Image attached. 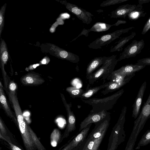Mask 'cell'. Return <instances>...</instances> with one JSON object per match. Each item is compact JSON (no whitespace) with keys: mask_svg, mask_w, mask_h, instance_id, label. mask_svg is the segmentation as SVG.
Wrapping results in <instances>:
<instances>
[{"mask_svg":"<svg viewBox=\"0 0 150 150\" xmlns=\"http://www.w3.org/2000/svg\"><path fill=\"white\" fill-rule=\"evenodd\" d=\"M10 99L25 148L26 150H35L36 148L32 140L28 128V125L24 120L17 96L11 95Z\"/></svg>","mask_w":150,"mask_h":150,"instance_id":"6da1fadb","label":"cell"},{"mask_svg":"<svg viewBox=\"0 0 150 150\" xmlns=\"http://www.w3.org/2000/svg\"><path fill=\"white\" fill-rule=\"evenodd\" d=\"M124 92L122 88L113 94L102 98H93L87 100L81 99L84 103L91 106V112H98L112 109Z\"/></svg>","mask_w":150,"mask_h":150,"instance_id":"7a4b0ae2","label":"cell"},{"mask_svg":"<svg viewBox=\"0 0 150 150\" xmlns=\"http://www.w3.org/2000/svg\"><path fill=\"white\" fill-rule=\"evenodd\" d=\"M116 56L113 55L108 57L103 64L90 76L88 80L89 84H93L100 78L103 80V83H104L105 80L114 71L118 62Z\"/></svg>","mask_w":150,"mask_h":150,"instance_id":"3957f363","label":"cell"},{"mask_svg":"<svg viewBox=\"0 0 150 150\" xmlns=\"http://www.w3.org/2000/svg\"><path fill=\"white\" fill-rule=\"evenodd\" d=\"M110 113L101 121L96 123V125L91 133L87 136L86 140L94 143L93 150H98L109 126Z\"/></svg>","mask_w":150,"mask_h":150,"instance_id":"277c9868","label":"cell"},{"mask_svg":"<svg viewBox=\"0 0 150 150\" xmlns=\"http://www.w3.org/2000/svg\"><path fill=\"white\" fill-rule=\"evenodd\" d=\"M42 50L45 52L49 53L59 59L66 60L73 63H77L79 58L77 55L68 51L58 46L50 43L44 45Z\"/></svg>","mask_w":150,"mask_h":150,"instance_id":"5b68a950","label":"cell"},{"mask_svg":"<svg viewBox=\"0 0 150 150\" xmlns=\"http://www.w3.org/2000/svg\"><path fill=\"white\" fill-rule=\"evenodd\" d=\"M134 28V27H131L122 29L102 35L91 42L88 47L89 48L94 49H101L103 46L110 43L119 38L122 34L127 33Z\"/></svg>","mask_w":150,"mask_h":150,"instance_id":"8992f818","label":"cell"},{"mask_svg":"<svg viewBox=\"0 0 150 150\" xmlns=\"http://www.w3.org/2000/svg\"><path fill=\"white\" fill-rule=\"evenodd\" d=\"M145 67L135 64H127L114 71L107 79L110 81L125 77L141 70Z\"/></svg>","mask_w":150,"mask_h":150,"instance_id":"52a82bcc","label":"cell"},{"mask_svg":"<svg viewBox=\"0 0 150 150\" xmlns=\"http://www.w3.org/2000/svg\"><path fill=\"white\" fill-rule=\"evenodd\" d=\"M144 46V42L143 40L139 41L137 40H133L132 42L128 45L124 49L120 54L118 61L125 59L135 57L139 54Z\"/></svg>","mask_w":150,"mask_h":150,"instance_id":"ba28073f","label":"cell"},{"mask_svg":"<svg viewBox=\"0 0 150 150\" xmlns=\"http://www.w3.org/2000/svg\"><path fill=\"white\" fill-rule=\"evenodd\" d=\"M92 124H89L83 129L61 150H79L87 138Z\"/></svg>","mask_w":150,"mask_h":150,"instance_id":"9c48e42d","label":"cell"},{"mask_svg":"<svg viewBox=\"0 0 150 150\" xmlns=\"http://www.w3.org/2000/svg\"><path fill=\"white\" fill-rule=\"evenodd\" d=\"M63 4L71 13L75 15L83 23L87 24L91 23L92 20V16L93 15L90 12L76 5L63 1Z\"/></svg>","mask_w":150,"mask_h":150,"instance_id":"30bf717a","label":"cell"},{"mask_svg":"<svg viewBox=\"0 0 150 150\" xmlns=\"http://www.w3.org/2000/svg\"><path fill=\"white\" fill-rule=\"evenodd\" d=\"M61 96L67 111L68 117L67 125L64 135L62 138V141L63 139L67 137L71 132L76 129V120L75 115L71 110V104H69L67 103L63 94H61Z\"/></svg>","mask_w":150,"mask_h":150,"instance_id":"8fae6325","label":"cell"},{"mask_svg":"<svg viewBox=\"0 0 150 150\" xmlns=\"http://www.w3.org/2000/svg\"><path fill=\"white\" fill-rule=\"evenodd\" d=\"M109 112L107 111L103 110L98 112H91L84 120L82 121L80 125L79 132H81L88 125L92 123H97L105 118Z\"/></svg>","mask_w":150,"mask_h":150,"instance_id":"7c38bea8","label":"cell"},{"mask_svg":"<svg viewBox=\"0 0 150 150\" xmlns=\"http://www.w3.org/2000/svg\"><path fill=\"white\" fill-rule=\"evenodd\" d=\"M135 73L125 77L111 81V83L102 91L101 93L105 95L109 93L117 90L129 83L131 79L134 76Z\"/></svg>","mask_w":150,"mask_h":150,"instance_id":"4fadbf2b","label":"cell"},{"mask_svg":"<svg viewBox=\"0 0 150 150\" xmlns=\"http://www.w3.org/2000/svg\"><path fill=\"white\" fill-rule=\"evenodd\" d=\"M8 53L6 43L5 41L1 38L0 45V65L6 87L7 86V83L6 78V74L4 69V66L6 64L8 59Z\"/></svg>","mask_w":150,"mask_h":150,"instance_id":"5bb4252c","label":"cell"},{"mask_svg":"<svg viewBox=\"0 0 150 150\" xmlns=\"http://www.w3.org/2000/svg\"><path fill=\"white\" fill-rule=\"evenodd\" d=\"M146 86V83L145 81L141 85L133 104L132 116L134 118H137L140 114V108Z\"/></svg>","mask_w":150,"mask_h":150,"instance_id":"9a60e30c","label":"cell"},{"mask_svg":"<svg viewBox=\"0 0 150 150\" xmlns=\"http://www.w3.org/2000/svg\"><path fill=\"white\" fill-rule=\"evenodd\" d=\"M137 7L135 4H126L119 6L115 10L112 11L110 16L112 18H125Z\"/></svg>","mask_w":150,"mask_h":150,"instance_id":"2e32d148","label":"cell"},{"mask_svg":"<svg viewBox=\"0 0 150 150\" xmlns=\"http://www.w3.org/2000/svg\"><path fill=\"white\" fill-rule=\"evenodd\" d=\"M23 84L27 86H36L43 83L45 81L39 74L29 73L25 75L21 78Z\"/></svg>","mask_w":150,"mask_h":150,"instance_id":"e0dca14e","label":"cell"},{"mask_svg":"<svg viewBox=\"0 0 150 150\" xmlns=\"http://www.w3.org/2000/svg\"><path fill=\"white\" fill-rule=\"evenodd\" d=\"M108 57L103 56L96 57L93 59L87 66L86 72V79L88 80L90 76L95 70L103 64Z\"/></svg>","mask_w":150,"mask_h":150,"instance_id":"ac0fdd59","label":"cell"},{"mask_svg":"<svg viewBox=\"0 0 150 150\" xmlns=\"http://www.w3.org/2000/svg\"><path fill=\"white\" fill-rule=\"evenodd\" d=\"M150 117V92L148 98L142 106L138 118L136 121L137 124H142Z\"/></svg>","mask_w":150,"mask_h":150,"instance_id":"d6986e66","label":"cell"},{"mask_svg":"<svg viewBox=\"0 0 150 150\" xmlns=\"http://www.w3.org/2000/svg\"><path fill=\"white\" fill-rule=\"evenodd\" d=\"M0 101L1 105L7 115L16 121V119L8 103L4 91L3 86L1 82L0 83Z\"/></svg>","mask_w":150,"mask_h":150,"instance_id":"ffe728a7","label":"cell"},{"mask_svg":"<svg viewBox=\"0 0 150 150\" xmlns=\"http://www.w3.org/2000/svg\"><path fill=\"white\" fill-rule=\"evenodd\" d=\"M112 25H109L104 23H97L95 24L90 29L88 30H83L81 33L74 40H75L78 37L83 35L86 36L88 35V33L91 31L96 32H101L106 31L108 30L112 26Z\"/></svg>","mask_w":150,"mask_h":150,"instance_id":"44dd1931","label":"cell"},{"mask_svg":"<svg viewBox=\"0 0 150 150\" xmlns=\"http://www.w3.org/2000/svg\"><path fill=\"white\" fill-rule=\"evenodd\" d=\"M111 81L98 86L93 88H87L84 92L79 97L81 99H87L97 93L100 90L105 88L111 83Z\"/></svg>","mask_w":150,"mask_h":150,"instance_id":"7402d4cb","label":"cell"},{"mask_svg":"<svg viewBox=\"0 0 150 150\" xmlns=\"http://www.w3.org/2000/svg\"><path fill=\"white\" fill-rule=\"evenodd\" d=\"M136 35V33L133 32L128 36L122 38L115 43H117L116 45L111 47L110 50V52H112L121 51L123 46L129 40L133 38Z\"/></svg>","mask_w":150,"mask_h":150,"instance_id":"603a6c76","label":"cell"},{"mask_svg":"<svg viewBox=\"0 0 150 150\" xmlns=\"http://www.w3.org/2000/svg\"><path fill=\"white\" fill-rule=\"evenodd\" d=\"M146 13L144 11L142 5H137L135 9L131 12L128 15L129 19L130 20H135L142 17H144Z\"/></svg>","mask_w":150,"mask_h":150,"instance_id":"cb8c5ba5","label":"cell"},{"mask_svg":"<svg viewBox=\"0 0 150 150\" xmlns=\"http://www.w3.org/2000/svg\"><path fill=\"white\" fill-rule=\"evenodd\" d=\"M66 91L69 94L71 97L74 98H79L85 91L82 89L74 86H70L67 88Z\"/></svg>","mask_w":150,"mask_h":150,"instance_id":"d4e9b609","label":"cell"},{"mask_svg":"<svg viewBox=\"0 0 150 150\" xmlns=\"http://www.w3.org/2000/svg\"><path fill=\"white\" fill-rule=\"evenodd\" d=\"M28 128L32 140L36 148L38 150H45L35 134L29 125Z\"/></svg>","mask_w":150,"mask_h":150,"instance_id":"484cf974","label":"cell"},{"mask_svg":"<svg viewBox=\"0 0 150 150\" xmlns=\"http://www.w3.org/2000/svg\"><path fill=\"white\" fill-rule=\"evenodd\" d=\"M61 134L57 129L54 130L51 133L50 137L51 144L52 146H55L60 139Z\"/></svg>","mask_w":150,"mask_h":150,"instance_id":"4316f807","label":"cell"},{"mask_svg":"<svg viewBox=\"0 0 150 150\" xmlns=\"http://www.w3.org/2000/svg\"><path fill=\"white\" fill-rule=\"evenodd\" d=\"M5 4L1 8L0 10V38L3 31L4 24V15L6 6Z\"/></svg>","mask_w":150,"mask_h":150,"instance_id":"83f0119b","label":"cell"},{"mask_svg":"<svg viewBox=\"0 0 150 150\" xmlns=\"http://www.w3.org/2000/svg\"><path fill=\"white\" fill-rule=\"evenodd\" d=\"M128 0H107L103 1L100 4L101 7H105L121 3Z\"/></svg>","mask_w":150,"mask_h":150,"instance_id":"f1b7e54d","label":"cell"},{"mask_svg":"<svg viewBox=\"0 0 150 150\" xmlns=\"http://www.w3.org/2000/svg\"><path fill=\"white\" fill-rule=\"evenodd\" d=\"M17 88V86L16 83L13 81H10L8 86L9 91V93L13 95H16V91Z\"/></svg>","mask_w":150,"mask_h":150,"instance_id":"f546056e","label":"cell"},{"mask_svg":"<svg viewBox=\"0 0 150 150\" xmlns=\"http://www.w3.org/2000/svg\"><path fill=\"white\" fill-rule=\"evenodd\" d=\"M135 64L140 65H150V57L143 58L137 61Z\"/></svg>","mask_w":150,"mask_h":150,"instance_id":"4dcf8cb0","label":"cell"},{"mask_svg":"<svg viewBox=\"0 0 150 150\" xmlns=\"http://www.w3.org/2000/svg\"><path fill=\"white\" fill-rule=\"evenodd\" d=\"M150 29V16L143 27L142 34L144 35Z\"/></svg>","mask_w":150,"mask_h":150,"instance_id":"1f68e13d","label":"cell"},{"mask_svg":"<svg viewBox=\"0 0 150 150\" xmlns=\"http://www.w3.org/2000/svg\"><path fill=\"white\" fill-rule=\"evenodd\" d=\"M50 61V58L47 57H45L40 61V64H47Z\"/></svg>","mask_w":150,"mask_h":150,"instance_id":"d6a6232c","label":"cell"},{"mask_svg":"<svg viewBox=\"0 0 150 150\" xmlns=\"http://www.w3.org/2000/svg\"><path fill=\"white\" fill-rule=\"evenodd\" d=\"M0 129L1 132L3 134L6 133V129L1 118L0 119Z\"/></svg>","mask_w":150,"mask_h":150,"instance_id":"836d02e7","label":"cell"},{"mask_svg":"<svg viewBox=\"0 0 150 150\" xmlns=\"http://www.w3.org/2000/svg\"><path fill=\"white\" fill-rule=\"evenodd\" d=\"M40 64H36L30 65L28 67L25 69V70L27 71L30 70H32L35 69L37 67L39 66Z\"/></svg>","mask_w":150,"mask_h":150,"instance_id":"e575fe53","label":"cell"},{"mask_svg":"<svg viewBox=\"0 0 150 150\" xmlns=\"http://www.w3.org/2000/svg\"><path fill=\"white\" fill-rule=\"evenodd\" d=\"M127 21L125 20H118L116 23L112 24V25L117 26L121 24H124L127 23Z\"/></svg>","mask_w":150,"mask_h":150,"instance_id":"d590c367","label":"cell"},{"mask_svg":"<svg viewBox=\"0 0 150 150\" xmlns=\"http://www.w3.org/2000/svg\"><path fill=\"white\" fill-rule=\"evenodd\" d=\"M8 143L10 144L11 148L12 150H22L19 147L11 143L8 142Z\"/></svg>","mask_w":150,"mask_h":150,"instance_id":"8d00e7d4","label":"cell"},{"mask_svg":"<svg viewBox=\"0 0 150 150\" xmlns=\"http://www.w3.org/2000/svg\"><path fill=\"white\" fill-rule=\"evenodd\" d=\"M150 2V0H139L138 3L139 4L142 5L143 4L148 3Z\"/></svg>","mask_w":150,"mask_h":150,"instance_id":"74e56055","label":"cell"},{"mask_svg":"<svg viewBox=\"0 0 150 150\" xmlns=\"http://www.w3.org/2000/svg\"><path fill=\"white\" fill-rule=\"evenodd\" d=\"M146 138L147 139H150V132L148 133L146 136Z\"/></svg>","mask_w":150,"mask_h":150,"instance_id":"f35d334b","label":"cell"},{"mask_svg":"<svg viewBox=\"0 0 150 150\" xmlns=\"http://www.w3.org/2000/svg\"><path fill=\"white\" fill-rule=\"evenodd\" d=\"M80 149H81V150H87L86 149H82V148H80V149H79V150Z\"/></svg>","mask_w":150,"mask_h":150,"instance_id":"ab89813d","label":"cell"},{"mask_svg":"<svg viewBox=\"0 0 150 150\" xmlns=\"http://www.w3.org/2000/svg\"><path fill=\"white\" fill-rule=\"evenodd\" d=\"M98 150H100L99 149H98Z\"/></svg>","mask_w":150,"mask_h":150,"instance_id":"60d3db41","label":"cell"}]
</instances>
